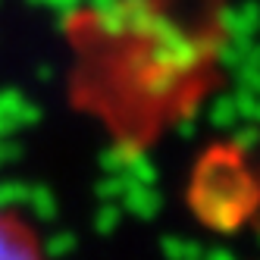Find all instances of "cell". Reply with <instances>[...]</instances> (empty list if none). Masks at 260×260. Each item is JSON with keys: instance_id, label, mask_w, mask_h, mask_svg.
I'll list each match as a JSON object with an SVG mask.
<instances>
[{"instance_id": "cell-1", "label": "cell", "mask_w": 260, "mask_h": 260, "mask_svg": "<svg viewBox=\"0 0 260 260\" xmlns=\"http://www.w3.org/2000/svg\"><path fill=\"white\" fill-rule=\"evenodd\" d=\"M31 235L19 219L0 213V257L7 254H31Z\"/></svg>"}]
</instances>
